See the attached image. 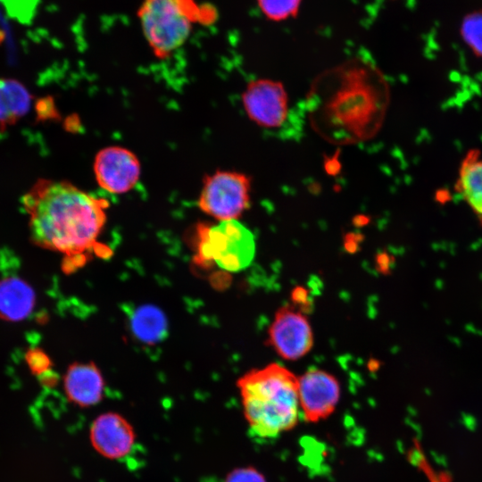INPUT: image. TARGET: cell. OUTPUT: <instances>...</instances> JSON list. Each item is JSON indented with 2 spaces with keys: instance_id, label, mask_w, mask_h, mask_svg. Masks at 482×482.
<instances>
[{
  "instance_id": "cell-1",
  "label": "cell",
  "mask_w": 482,
  "mask_h": 482,
  "mask_svg": "<svg viewBox=\"0 0 482 482\" xmlns=\"http://www.w3.org/2000/svg\"><path fill=\"white\" fill-rule=\"evenodd\" d=\"M32 241L64 255L68 271L99 246L109 202L63 180L39 179L22 200Z\"/></svg>"
},
{
  "instance_id": "cell-2",
  "label": "cell",
  "mask_w": 482,
  "mask_h": 482,
  "mask_svg": "<svg viewBox=\"0 0 482 482\" xmlns=\"http://www.w3.org/2000/svg\"><path fill=\"white\" fill-rule=\"evenodd\" d=\"M245 419L254 439L273 440L301 418L298 377L278 363L254 369L237 381Z\"/></svg>"
},
{
  "instance_id": "cell-3",
  "label": "cell",
  "mask_w": 482,
  "mask_h": 482,
  "mask_svg": "<svg viewBox=\"0 0 482 482\" xmlns=\"http://www.w3.org/2000/svg\"><path fill=\"white\" fill-rule=\"evenodd\" d=\"M137 17L154 54L165 59L186 43L195 24L212 23L216 12L195 0H143Z\"/></svg>"
},
{
  "instance_id": "cell-4",
  "label": "cell",
  "mask_w": 482,
  "mask_h": 482,
  "mask_svg": "<svg viewBox=\"0 0 482 482\" xmlns=\"http://www.w3.org/2000/svg\"><path fill=\"white\" fill-rule=\"evenodd\" d=\"M255 249L253 234L237 220H223L212 226H197L199 261L212 262L222 270L237 272L252 263Z\"/></svg>"
},
{
  "instance_id": "cell-5",
  "label": "cell",
  "mask_w": 482,
  "mask_h": 482,
  "mask_svg": "<svg viewBox=\"0 0 482 482\" xmlns=\"http://www.w3.org/2000/svg\"><path fill=\"white\" fill-rule=\"evenodd\" d=\"M250 190L251 182L245 174L219 170L205 177L197 204L220 221L237 220L250 205Z\"/></svg>"
},
{
  "instance_id": "cell-6",
  "label": "cell",
  "mask_w": 482,
  "mask_h": 482,
  "mask_svg": "<svg viewBox=\"0 0 482 482\" xmlns=\"http://www.w3.org/2000/svg\"><path fill=\"white\" fill-rule=\"evenodd\" d=\"M245 111L260 127H280L287 118L288 97L281 82L267 79L251 81L242 95Z\"/></svg>"
},
{
  "instance_id": "cell-7",
  "label": "cell",
  "mask_w": 482,
  "mask_h": 482,
  "mask_svg": "<svg viewBox=\"0 0 482 482\" xmlns=\"http://www.w3.org/2000/svg\"><path fill=\"white\" fill-rule=\"evenodd\" d=\"M268 335L269 345L288 361L302 358L313 345L312 329L307 318L288 306L276 312Z\"/></svg>"
},
{
  "instance_id": "cell-8",
  "label": "cell",
  "mask_w": 482,
  "mask_h": 482,
  "mask_svg": "<svg viewBox=\"0 0 482 482\" xmlns=\"http://www.w3.org/2000/svg\"><path fill=\"white\" fill-rule=\"evenodd\" d=\"M298 396L301 418L317 423L336 410L340 398L339 383L330 373L311 369L298 377Z\"/></svg>"
},
{
  "instance_id": "cell-9",
  "label": "cell",
  "mask_w": 482,
  "mask_h": 482,
  "mask_svg": "<svg viewBox=\"0 0 482 482\" xmlns=\"http://www.w3.org/2000/svg\"><path fill=\"white\" fill-rule=\"evenodd\" d=\"M140 171L136 154L121 146L101 149L94 161L96 182L112 194H123L132 189L139 179Z\"/></svg>"
},
{
  "instance_id": "cell-10",
  "label": "cell",
  "mask_w": 482,
  "mask_h": 482,
  "mask_svg": "<svg viewBox=\"0 0 482 482\" xmlns=\"http://www.w3.org/2000/svg\"><path fill=\"white\" fill-rule=\"evenodd\" d=\"M90 434L96 450L112 459L121 458L128 454L134 443L130 426L116 413L99 416L94 421Z\"/></svg>"
},
{
  "instance_id": "cell-11",
  "label": "cell",
  "mask_w": 482,
  "mask_h": 482,
  "mask_svg": "<svg viewBox=\"0 0 482 482\" xmlns=\"http://www.w3.org/2000/svg\"><path fill=\"white\" fill-rule=\"evenodd\" d=\"M63 386L70 401L77 405L88 407L101 401L104 381L94 362H74L67 369Z\"/></svg>"
},
{
  "instance_id": "cell-12",
  "label": "cell",
  "mask_w": 482,
  "mask_h": 482,
  "mask_svg": "<svg viewBox=\"0 0 482 482\" xmlns=\"http://www.w3.org/2000/svg\"><path fill=\"white\" fill-rule=\"evenodd\" d=\"M454 189L472 212L482 220V151L470 149L462 157Z\"/></svg>"
},
{
  "instance_id": "cell-13",
  "label": "cell",
  "mask_w": 482,
  "mask_h": 482,
  "mask_svg": "<svg viewBox=\"0 0 482 482\" xmlns=\"http://www.w3.org/2000/svg\"><path fill=\"white\" fill-rule=\"evenodd\" d=\"M130 326L134 336L147 345L160 342L166 337L168 330L165 315L151 304L141 305L133 311Z\"/></svg>"
},
{
  "instance_id": "cell-14",
  "label": "cell",
  "mask_w": 482,
  "mask_h": 482,
  "mask_svg": "<svg viewBox=\"0 0 482 482\" xmlns=\"http://www.w3.org/2000/svg\"><path fill=\"white\" fill-rule=\"evenodd\" d=\"M32 293L21 282L10 280L0 285V312L9 319L27 315L32 306Z\"/></svg>"
},
{
  "instance_id": "cell-15",
  "label": "cell",
  "mask_w": 482,
  "mask_h": 482,
  "mask_svg": "<svg viewBox=\"0 0 482 482\" xmlns=\"http://www.w3.org/2000/svg\"><path fill=\"white\" fill-rule=\"evenodd\" d=\"M29 95L18 83L0 81V120L10 121L22 115L29 107Z\"/></svg>"
},
{
  "instance_id": "cell-16",
  "label": "cell",
  "mask_w": 482,
  "mask_h": 482,
  "mask_svg": "<svg viewBox=\"0 0 482 482\" xmlns=\"http://www.w3.org/2000/svg\"><path fill=\"white\" fill-rule=\"evenodd\" d=\"M460 33L473 54L482 58V10L472 11L463 17Z\"/></svg>"
},
{
  "instance_id": "cell-17",
  "label": "cell",
  "mask_w": 482,
  "mask_h": 482,
  "mask_svg": "<svg viewBox=\"0 0 482 482\" xmlns=\"http://www.w3.org/2000/svg\"><path fill=\"white\" fill-rule=\"evenodd\" d=\"M301 2L302 0H257L261 12L275 21L295 16Z\"/></svg>"
},
{
  "instance_id": "cell-18",
  "label": "cell",
  "mask_w": 482,
  "mask_h": 482,
  "mask_svg": "<svg viewBox=\"0 0 482 482\" xmlns=\"http://www.w3.org/2000/svg\"><path fill=\"white\" fill-rule=\"evenodd\" d=\"M26 360L32 372L37 375L42 376L50 370L51 361L40 349H31L26 354Z\"/></svg>"
},
{
  "instance_id": "cell-19",
  "label": "cell",
  "mask_w": 482,
  "mask_h": 482,
  "mask_svg": "<svg viewBox=\"0 0 482 482\" xmlns=\"http://www.w3.org/2000/svg\"><path fill=\"white\" fill-rule=\"evenodd\" d=\"M225 482H266L264 478L253 468H241L234 470Z\"/></svg>"
}]
</instances>
